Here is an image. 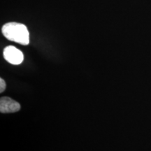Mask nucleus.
Listing matches in <instances>:
<instances>
[{"label":"nucleus","instance_id":"f257e3e1","mask_svg":"<svg viewBox=\"0 0 151 151\" xmlns=\"http://www.w3.org/2000/svg\"><path fill=\"white\" fill-rule=\"evenodd\" d=\"M3 35L11 41L22 45H28L29 43V33L27 27L18 22H8L1 29Z\"/></svg>","mask_w":151,"mask_h":151},{"label":"nucleus","instance_id":"f03ea898","mask_svg":"<svg viewBox=\"0 0 151 151\" xmlns=\"http://www.w3.org/2000/svg\"><path fill=\"white\" fill-rule=\"evenodd\" d=\"M4 58L7 62L14 65L21 64L24 60L23 53L13 46L6 47L3 52Z\"/></svg>","mask_w":151,"mask_h":151},{"label":"nucleus","instance_id":"7ed1b4c3","mask_svg":"<svg viewBox=\"0 0 151 151\" xmlns=\"http://www.w3.org/2000/svg\"><path fill=\"white\" fill-rule=\"evenodd\" d=\"M20 110V105L10 97H3L0 99V111L2 113H15Z\"/></svg>","mask_w":151,"mask_h":151},{"label":"nucleus","instance_id":"20e7f679","mask_svg":"<svg viewBox=\"0 0 151 151\" xmlns=\"http://www.w3.org/2000/svg\"><path fill=\"white\" fill-rule=\"evenodd\" d=\"M6 89V83L3 78H0V92H3Z\"/></svg>","mask_w":151,"mask_h":151}]
</instances>
